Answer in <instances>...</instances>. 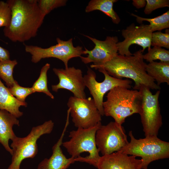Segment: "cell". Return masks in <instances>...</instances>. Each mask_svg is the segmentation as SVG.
<instances>
[{"mask_svg": "<svg viewBox=\"0 0 169 169\" xmlns=\"http://www.w3.org/2000/svg\"><path fill=\"white\" fill-rule=\"evenodd\" d=\"M141 96V116L145 137L157 136L162 125L159 98L160 90L153 94L150 89L141 86L138 90Z\"/></svg>", "mask_w": 169, "mask_h": 169, "instance_id": "obj_7", "label": "cell"}, {"mask_svg": "<svg viewBox=\"0 0 169 169\" xmlns=\"http://www.w3.org/2000/svg\"><path fill=\"white\" fill-rule=\"evenodd\" d=\"M148 51L147 53L143 55L144 59L150 63L158 59L161 62L169 63V50L161 47L153 46Z\"/></svg>", "mask_w": 169, "mask_h": 169, "instance_id": "obj_24", "label": "cell"}, {"mask_svg": "<svg viewBox=\"0 0 169 169\" xmlns=\"http://www.w3.org/2000/svg\"><path fill=\"white\" fill-rule=\"evenodd\" d=\"M169 29H166V33L161 31L153 32L152 34L151 45L160 47H163L169 49Z\"/></svg>", "mask_w": 169, "mask_h": 169, "instance_id": "obj_27", "label": "cell"}, {"mask_svg": "<svg viewBox=\"0 0 169 169\" xmlns=\"http://www.w3.org/2000/svg\"><path fill=\"white\" fill-rule=\"evenodd\" d=\"M54 122L49 120L43 124L33 127L29 133L23 137L17 136L12 141L10 147L13 151L11 162L7 169H20L21 164L25 159L34 157L38 149L37 141L40 137L50 133L54 128Z\"/></svg>", "mask_w": 169, "mask_h": 169, "instance_id": "obj_6", "label": "cell"}, {"mask_svg": "<svg viewBox=\"0 0 169 169\" xmlns=\"http://www.w3.org/2000/svg\"><path fill=\"white\" fill-rule=\"evenodd\" d=\"M128 135L130 141L120 151L128 155L141 157V169H148L149 164L153 161L169 158V142L161 140L157 136L137 139L134 136L132 131H129Z\"/></svg>", "mask_w": 169, "mask_h": 169, "instance_id": "obj_5", "label": "cell"}, {"mask_svg": "<svg viewBox=\"0 0 169 169\" xmlns=\"http://www.w3.org/2000/svg\"><path fill=\"white\" fill-rule=\"evenodd\" d=\"M17 64L16 59L0 62V77L5 82L8 88L11 87L15 81L13 76V70Z\"/></svg>", "mask_w": 169, "mask_h": 169, "instance_id": "obj_23", "label": "cell"}, {"mask_svg": "<svg viewBox=\"0 0 169 169\" xmlns=\"http://www.w3.org/2000/svg\"><path fill=\"white\" fill-rule=\"evenodd\" d=\"M11 10L6 2L0 1V27H8L11 19Z\"/></svg>", "mask_w": 169, "mask_h": 169, "instance_id": "obj_28", "label": "cell"}, {"mask_svg": "<svg viewBox=\"0 0 169 169\" xmlns=\"http://www.w3.org/2000/svg\"><path fill=\"white\" fill-rule=\"evenodd\" d=\"M131 15L136 18L137 22L139 23H142L143 21L149 22L151 30L153 33L156 31H160L169 28V10L162 15L153 18H144L134 13H131Z\"/></svg>", "mask_w": 169, "mask_h": 169, "instance_id": "obj_21", "label": "cell"}, {"mask_svg": "<svg viewBox=\"0 0 169 169\" xmlns=\"http://www.w3.org/2000/svg\"><path fill=\"white\" fill-rule=\"evenodd\" d=\"M27 105L26 102L20 101L13 95L0 79V110H5L18 118L23 115L19 107Z\"/></svg>", "mask_w": 169, "mask_h": 169, "instance_id": "obj_18", "label": "cell"}, {"mask_svg": "<svg viewBox=\"0 0 169 169\" xmlns=\"http://www.w3.org/2000/svg\"><path fill=\"white\" fill-rule=\"evenodd\" d=\"M146 71L160 86L162 83L169 84V63L153 61L146 64Z\"/></svg>", "mask_w": 169, "mask_h": 169, "instance_id": "obj_20", "label": "cell"}, {"mask_svg": "<svg viewBox=\"0 0 169 169\" xmlns=\"http://www.w3.org/2000/svg\"><path fill=\"white\" fill-rule=\"evenodd\" d=\"M106 97L103 104L104 115L112 117L119 125L127 117L140 113L141 96L139 90L118 86L110 90Z\"/></svg>", "mask_w": 169, "mask_h": 169, "instance_id": "obj_3", "label": "cell"}, {"mask_svg": "<svg viewBox=\"0 0 169 169\" xmlns=\"http://www.w3.org/2000/svg\"><path fill=\"white\" fill-rule=\"evenodd\" d=\"M8 88L13 95L18 100L22 102H25L26 97L33 93L31 87L21 86L15 80L12 85Z\"/></svg>", "mask_w": 169, "mask_h": 169, "instance_id": "obj_26", "label": "cell"}, {"mask_svg": "<svg viewBox=\"0 0 169 169\" xmlns=\"http://www.w3.org/2000/svg\"><path fill=\"white\" fill-rule=\"evenodd\" d=\"M14 125L19 126L17 118L5 110H0V143L11 155L13 151L9 141L16 136L13 130Z\"/></svg>", "mask_w": 169, "mask_h": 169, "instance_id": "obj_17", "label": "cell"}, {"mask_svg": "<svg viewBox=\"0 0 169 169\" xmlns=\"http://www.w3.org/2000/svg\"><path fill=\"white\" fill-rule=\"evenodd\" d=\"M144 10L146 14H151L153 11L161 8L169 7V0H146Z\"/></svg>", "mask_w": 169, "mask_h": 169, "instance_id": "obj_29", "label": "cell"}, {"mask_svg": "<svg viewBox=\"0 0 169 169\" xmlns=\"http://www.w3.org/2000/svg\"><path fill=\"white\" fill-rule=\"evenodd\" d=\"M11 10L10 25L4 28L5 36L13 42H24L35 37L44 18L37 0H8Z\"/></svg>", "mask_w": 169, "mask_h": 169, "instance_id": "obj_1", "label": "cell"}, {"mask_svg": "<svg viewBox=\"0 0 169 169\" xmlns=\"http://www.w3.org/2000/svg\"><path fill=\"white\" fill-rule=\"evenodd\" d=\"M117 1V0H91L89 2L85 11L88 13L100 10L110 18L113 23L117 24L120 19L113 8L114 3Z\"/></svg>", "mask_w": 169, "mask_h": 169, "instance_id": "obj_19", "label": "cell"}, {"mask_svg": "<svg viewBox=\"0 0 169 169\" xmlns=\"http://www.w3.org/2000/svg\"><path fill=\"white\" fill-rule=\"evenodd\" d=\"M152 33L149 25L141 24L138 26L134 23H131L121 31L124 39L117 44L118 54L125 56L132 55L129 48L133 44L141 46L143 52L147 48L148 50L150 49Z\"/></svg>", "mask_w": 169, "mask_h": 169, "instance_id": "obj_13", "label": "cell"}, {"mask_svg": "<svg viewBox=\"0 0 169 169\" xmlns=\"http://www.w3.org/2000/svg\"><path fill=\"white\" fill-rule=\"evenodd\" d=\"M57 44L49 48H43L37 46L25 45V51L31 55V61L36 63L42 59L54 58L62 61L65 68H67L69 60L72 58L80 57L84 54L83 47L73 45V38L64 41L57 38Z\"/></svg>", "mask_w": 169, "mask_h": 169, "instance_id": "obj_8", "label": "cell"}, {"mask_svg": "<svg viewBox=\"0 0 169 169\" xmlns=\"http://www.w3.org/2000/svg\"><path fill=\"white\" fill-rule=\"evenodd\" d=\"M50 66V64L47 63L42 67L39 77L33 83L31 88L33 93L43 92L53 99L54 96L49 90L47 85V73Z\"/></svg>", "mask_w": 169, "mask_h": 169, "instance_id": "obj_22", "label": "cell"}, {"mask_svg": "<svg viewBox=\"0 0 169 169\" xmlns=\"http://www.w3.org/2000/svg\"><path fill=\"white\" fill-rule=\"evenodd\" d=\"M38 7L41 14L45 17L54 9L64 6L66 0H37Z\"/></svg>", "mask_w": 169, "mask_h": 169, "instance_id": "obj_25", "label": "cell"}, {"mask_svg": "<svg viewBox=\"0 0 169 169\" xmlns=\"http://www.w3.org/2000/svg\"><path fill=\"white\" fill-rule=\"evenodd\" d=\"M53 70L59 78V83L52 85V89L57 92L60 89L68 90L74 96L80 98H86L85 87L82 71L74 67L65 69L54 68Z\"/></svg>", "mask_w": 169, "mask_h": 169, "instance_id": "obj_14", "label": "cell"}, {"mask_svg": "<svg viewBox=\"0 0 169 169\" xmlns=\"http://www.w3.org/2000/svg\"><path fill=\"white\" fill-rule=\"evenodd\" d=\"M121 151L100 156L98 169H141L142 161Z\"/></svg>", "mask_w": 169, "mask_h": 169, "instance_id": "obj_15", "label": "cell"}, {"mask_svg": "<svg viewBox=\"0 0 169 169\" xmlns=\"http://www.w3.org/2000/svg\"><path fill=\"white\" fill-rule=\"evenodd\" d=\"M84 36L90 39L95 46L90 50L85 48L84 54H88V55L86 57L81 56L80 58L85 64L93 63L90 65L91 68L97 69L118 54L117 44L119 40L117 36H107L105 40L102 41L88 35Z\"/></svg>", "mask_w": 169, "mask_h": 169, "instance_id": "obj_12", "label": "cell"}, {"mask_svg": "<svg viewBox=\"0 0 169 169\" xmlns=\"http://www.w3.org/2000/svg\"><path fill=\"white\" fill-rule=\"evenodd\" d=\"M95 141L102 156L120 151L129 143L123 127L115 121L100 126L96 133Z\"/></svg>", "mask_w": 169, "mask_h": 169, "instance_id": "obj_11", "label": "cell"}, {"mask_svg": "<svg viewBox=\"0 0 169 169\" xmlns=\"http://www.w3.org/2000/svg\"><path fill=\"white\" fill-rule=\"evenodd\" d=\"M67 105L72 120L77 128H89L101 122L102 115L90 97L82 99L71 96Z\"/></svg>", "mask_w": 169, "mask_h": 169, "instance_id": "obj_10", "label": "cell"}, {"mask_svg": "<svg viewBox=\"0 0 169 169\" xmlns=\"http://www.w3.org/2000/svg\"><path fill=\"white\" fill-rule=\"evenodd\" d=\"M102 125L99 122L89 128H77L69 133V140L63 142L62 145L76 161L85 162L97 168L100 158V151L95 141V135Z\"/></svg>", "mask_w": 169, "mask_h": 169, "instance_id": "obj_4", "label": "cell"}, {"mask_svg": "<svg viewBox=\"0 0 169 169\" xmlns=\"http://www.w3.org/2000/svg\"><path fill=\"white\" fill-rule=\"evenodd\" d=\"M10 56L9 51L0 46V62L10 59Z\"/></svg>", "mask_w": 169, "mask_h": 169, "instance_id": "obj_30", "label": "cell"}, {"mask_svg": "<svg viewBox=\"0 0 169 169\" xmlns=\"http://www.w3.org/2000/svg\"><path fill=\"white\" fill-rule=\"evenodd\" d=\"M67 115L66 123L61 136L52 147V154L49 158H45L38 164L37 169H67L70 165L76 161V158H67L61 148L63 139L69 122Z\"/></svg>", "mask_w": 169, "mask_h": 169, "instance_id": "obj_16", "label": "cell"}, {"mask_svg": "<svg viewBox=\"0 0 169 169\" xmlns=\"http://www.w3.org/2000/svg\"><path fill=\"white\" fill-rule=\"evenodd\" d=\"M143 51L140 49L132 55L118 54L98 68H103L110 76L117 79L126 78L135 83L133 90H138L142 85L150 89L160 90L161 87L147 73L146 64L144 61Z\"/></svg>", "mask_w": 169, "mask_h": 169, "instance_id": "obj_2", "label": "cell"}, {"mask_svg": "<svg viewBox=\"0 0 169 169\" xmlns=\"http://www.w3.org/2000/svg\"><path fill=\"white\" fill-rule=\"evenodd\" d=\"M146 2L145 0H133L132 4L136 8L138 9L145 7L146 5Z\"/></svg>", "mask_w": 169, "mask_h": 169, "instance_id": "obj_31", "label": "cell"}, {"mask_svg": "<svg viewBox=\"0 0 169 169\" xmlns=\"http://www.w3.org/2000/svg\"><path fill=\"white\" fill-rule=\"evenodd\" d=\"M98 69L105 76L104 79L102 82L96 81V74L90 68H88L87 74L84 76V78L85 87L88 88L97 108L101 115L103 116L104 113L103 104L105 94L118 86L130 89L132 81L128 79L114 78L110 75L103 68Z\"/></svg>", "mask_w": 169, "mask_h": 169, "instance_id": "obj_9", "label": "cell"}]
</instances>
